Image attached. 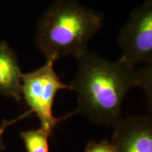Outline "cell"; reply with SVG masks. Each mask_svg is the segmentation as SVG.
<instances>
[{"instance_id": "6da1fadb", "label": "cell", "mask_w": 152, "mask_h": 152, "mask_svg": "<svg viewBox=\"0 0 152 152\" xmlns=\"http://www.w3.org/2000/svg\"><path fill=\"white\" fill-rule=\"evenodd\" d=\"M78 70L70 83L77 93L76 110L96 124L113 127L121 121L125 95L134 87L145 91L151 101V66L140 70L121 60L111 62L87 52L77 58Z\"/></svg>"}, {"instance_id": "ba28073f", "label": "cell", "mask_w": 152, "mask_h": 152, "mask_svg": "<svg viewBox=\"0 0 152 152\" xmlns=\"http://www.w3.org/2000/svg\"><path fill=\"white\" fill-rule=\"evenodd\" d=\"M85 152H117V149L111 142L106 140L99 142L92 140L87 144Z\"/></svg>"}, {"instance_id": "8992f818", "label": "cell", "mask_w": 152, "mask_h": 152, "mask_svg": "<svg viewBox=\"0 0 152 152\" xmlns=\"http://www.w3.org/2000/svg\"><path fill=\"white\" fill-rule=\"evenodd\" d=\"M22 73L16 55L6 42H0V94L20 101Z\"/></svg>"}, {"instance_id": "9c48e42d", "label": "cell", "mask_w": 152, "mask_h": 152, "mask_svg": "<svg viewBox=\"0 0 152 152\" xmlns=\"http://www.w3.org/2000/svg\"><path fill=\"white\" fill-rule=\"evenodd\" d=\"M31 113H32V112L29 110V111H26V113L22 114V115H20V116L17 117L16 118H15L14 120H11V121H6V120H4V121H3L1 126H0V151H1V150H3L5 148L4 144L3 138H2L3 134H4V133L5 130H7V129L8 128L10 125L14 124V123H16L17 121H20L21 119L28 117V115H30Z\"/></svg>"}, {"instance_id": "7a4b0ae2", "label": "cell", "mask_w": 152, "mask_h": 152, "mask_svg": "<svg viewBox=\"0 0 152 152\" xmlns=\"http://www.w3.org/2000/svg\"><path fill=\"white\" fill-rule=\"evenodd\" d=\"M102 24V14L77 0H56L38 21L35 43L47 58L77 59L88 52L87 45Z\"/></svg>"}, {"instance_id": "3957f363", "label": "cell", "mask_w": 152, "mask_h": 152, "mask_svg": "<svg viewBox=\"0 0 152 152\" xmlns=\"http://www.w3.org/2000/svg\"><path fill=\"white\" fill-rule=\"evenodd\" d=\"M56 56L47 58L45 65L36 71L22 74V95L30 106V111L35 113L40 121L41 128L52 135L58 123L77 112L56 118L53 114L55 96L61 90H73L70 85L64 84L55 71Z\"/></svg>"}, {"instance_id": "277c9868", "label": "cell", "mask_w": 152, "mask_h": 152, "mask_svg": "<svg viewBox=\"0 0 152 152\" xmlns=\"http://www.w3.org/2000/svg\"><path fill=\"white\" fill-rule=\"evenodd\" d=\"M118 43L122 50L119 60L132 68L152 62V2L147 1L131 14L121 28Z\"/></svg>"}, {"instance_id": "5b68a950", "label": "cell", "mask_w": 152, "mask_h": 152, "mask_svg": "<svg viewBox=\"0 0 152 152\" xmlns=\"http://www.w3.org/2000/svg\"><path fill=\"white\" fill-rule=\"evenodd\" d=\"M111 142L117 152H152L151 117L122 118L114 126Z\"/></svg>"}, {"instance_id": "52a82bcc", "label": "cell", "mask_w": 152, "mask_h": 152, "mask_svg": "<svg viewBox=\"0 0 152 152\" xmlns=\"http://www.w3.org/2000/svg\"><path fill=\"white\" fill-rule=\"evenodd\" d=\"M20 136L27 152H49V137L51 134L43 129L23 131Z\"/></svg>"}]
</instances>
